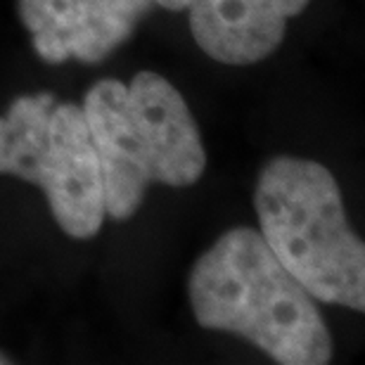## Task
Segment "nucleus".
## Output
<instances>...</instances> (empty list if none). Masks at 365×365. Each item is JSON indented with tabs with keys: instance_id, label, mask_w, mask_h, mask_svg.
<instances>
[{
	"instance_id": "f257e3e1",
	"label": "nucleus",
	"mask_w": 365,
	"mask_h": 365,
	"mask_svg": "<svg viewBox=\"0 0 365 365\" xmlns=\"http://www.w3.org/2000/svg\"><path fill=\"white\" fill-rule=\"evenodd\" d=\"M190 306L207 330L237 334L282 365L332 361V334L316 299L250 225L223 232L197 259Z\"/></svg>"
},
{
	"instance_id": "f03ea898",
	"label": "nucleus",
	"mask_w": 365,
	"mask_h": 365,
	"mask_svg": "<svg viewBox=\"0 0 365 365\" xmlns=\"http://www.w3.org/2000/svg\"><path fill=\"white\" fill-rule=\"evenodd\" d=\"M83 114L98 152L105 211L126 221L150 185L190 187L207 169V152L185 98L157 71L130 83L100 78L86 93Z\"/></svg>"
},
{
	"instance_id": "7ed1b4c3",
	"label": "nucleus",
	"mask_w": 365,
	"mask_h": 365,
	"mask_svg": "<svg viewBox=\"0 0 365 365\" xmlns=\"http://www.w3.org/2000/svg\"><path fill=\"white\" fill-rule=\"evenodd\" d=\"M254 209L266 245L313 299L365 311V245L327 166L271 159L259 173Z\"/></svg>"
},
{
	"instance_id": "20e7f679",
	"label": "nucleus",
	"mask_w": 365,
	"mask_h": 365,
	"mask_svg": "<svg viewBox=\"0 0 365 365\" xmlns=\"http://www.w3.org/2000/svg\"><path fill=\"white\" fill-rule=\"evenodd\" d=\"M0 173L46 192L64 235L91 240L105 223V190L83 107L53 93L14 98L0 116Z\"/></svg>"
},
{
	"instance_id": "39448f33",
	"label": "nucleus",
	"mask_w": 365,
	"mask_h": 365,
	"mask_svg": "<svg viewBox=\"0 0 365 365\" xmlns=\"http://www.w3.org/2000/svg\"><path fill=\"white\" fill-rule=\"evenodd\" d=\"M155 0H17L41 60L98 64L133 36Z\"/></svg>"
},
{
	"instance_id": "423d86ee",
	"label": "nucleus",
	"mask_w": 365,
	"mask_h": 365,
	"mask_svg": "<svg viewBox=\"0 0 365 365\" xmlns=\"http://www.w3.org/2000/svg\"><path fill=\"white\" fill-rule=\"evenodd\" d=\"M171 12H187L195 43L211 60L250 67L271 57L287 34V21L311 0H155Z\"/></svg>"
},
{
	"instance_id": "0eeeda50",
	"label": "nucleus",
	"mask_w": 365,
	"mask_h": 365,
	"mask_svg": "<svg viewBox=\"0 0 365 365\" xmlns=\"http://www.w3.org/2000/svg\"><path fill=\"white\" fill-rule=\"evenodd\" d=\"M12 363V359H7L5 354H0V365H10Z\"/></svg>"
}]
</instances>
